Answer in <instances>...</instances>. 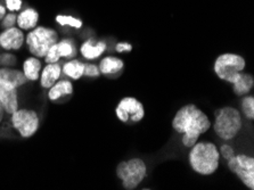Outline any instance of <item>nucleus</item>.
<instances>
[{
    "instance_id": "obj_12",
    "label": "nucleus",
    "mask_w": 254,
    "mask_h": 190,
    "mask_svg": "<svg viewBox=\"0 0 254 190\" xmlns=\"http://www.w3.org/2000/svg\"><path fill=\"white\" fill-rule=\"evenodd\" d=\"M107 50V44L104 40L87 39L80 46L79 52L86 61H96L101 58Z\"/></svg>"
},
{
    "instance_id": "obj_23",
    "label": "nucleus",
    "mask_w": 254,
    "mask_h": 190,
    "mask_svg": "<svg viewBox=\"0 0 254 190\" xmlns=\"http://www.w3.org/2000/svg\"><path fill=\"white\" fill-rule=\"evenodd\" d=\"M241 113L249 121L254 120V96L245 95L241 100Z\"/></svg>"
},
{
    "instance_id": "obj_27",
    "label": "nucleus",
    "mask_w": 254,
    "mask_h": 190,
    "mask_svg": "<svg viewBox=\"0 0 254 190\" xmlns=\"http://www.w3.org/2000/svg\"><path fill=\"white\" fill-rule=\"evenodd\" d=\"M16 18H17V14L16 13H11V11H8V13H6L5 16L2 17L1 21V28L5 30V29H9V28H13V26H16Z\"/></svg>"
},
{
    "instance_id": "obj_11",
    "label": "nucleus",
    "mask_w": 254,
    "mask_h": 190,
    "mask_svg": "<svg viewBox=\"0 0 254 190\" xmlns=\"http://www.w3.org/2000/svg\"><path fill=\"white\" fill-rule=\"evenodd\" d=\"M0 103L2 104L7 114L14 113L17 108H20L18 89L6 81L0 80Z\"/></svg>"
},
{
    "instance_id": "obj_5",
    "label": "nucleus",
    "mask_w": 254,
    "mask_h": 190,
    "mask_svg": "<svg viewBox=\"0 0 254 190\" xmlns=\"http://www.w3.org/2000/svg\"><path fill=\"white\" fill-rule=\"evenodd\" d=\"M246 68L245 58L236 53H224L215 58L213 72L218 79L233 84Z\"/></svg>"
},
{
    "instance_id": "obj_19",
    "label": "nucleus",
    "mask_w": 254,
    "mask_h": 190,
    "mask_svg": "<svg viewBox=\"0 0 254 190\" xmlns=\"http://www.w3.org/2000/svg\"><path fill=\"white\" fill-rule=\"evenodd\" d=\"M233 86V92L237 97H243L245 95H249L250 92L253 90L254 87V76L251 73L242 72L238 79L232 84Z\"/></svg>"
},
{
    "instance_id": "obj_4",
    "label": "nucleus",
    "mask_w": 254,
    "mask_h": 190,
    "mask_svg": "<svg viewBox=\"0 0 254 190\" xmlns=\"http://www.w3.org/2000/svg\"><path fill=\"white\" fill-rule=\"evenodd\" d=\"M115 173L123 188L133 190L139 187L147 177V164L140 157H132L119 163Z\"/></svg>"
},
{
    "instance_id": "obj_22",
    "label": "nucleus",
    "mask_w": 254,
    "mask_h": 190,
    "mask_svg": "<svg viewBox=\"0 0 254 190\" xmlns=\"http://www.w3.org/2000/svg\"><path fill=\"white\" fill-rule=\"evenodd\" d=\"M55 21L61 26H66V28H71L74 30H80L83 26V22L81 19L72 16V15L60 14L55 17Z\"/></svg>"
},
{
    "instance_id": "obj_30",
    "label": "nucleus",
    "mask_w": 254,
    "mask_h": 190,
    "mask_svg": "<svg viewBox=\"0 0 254 190\" xmlns=\"http://www.w3.org/2000/svg\"><path fill=\"white\" fill-rule=\"evenodd\" d=\"M132 45L128 41H120L115 45V52L118 54H127L132 52Z\"/></svg>"
},
{
    "instance_id": "obj_18",
    "label": "nucleus",
    "mask_w": 254,
    "mask_h": 190,
    "mask_svg": "<svg viewBox=\"0 0 254 190\" xmlns=\"http://www.w3.org/2000/svg\"><path fill=\"white\" fill-rule=\"evenodd\" d=\"M41 69V58H38L36 56H30L28 58H25L24 62H23L22 72L24 73L26 80L31 81V82H36V81L39 80Z\"/></svg>"
},
{
    "instance_id": "obj_13",
    "label": "nucleus",
    "mask_w": 254,
    "mask_h": 190,
    "mask_svg": "<svg viewBox=\"0 0 254 190\" xmlns=\"http://www.w3.org/2000/svg\"><path fill=\"white\" fill-rule=\"evenodd\" d=\"M101 75L106 77H117L125 69V62L117 56H105L99 61L98 64Z\"/></svg>"
},
{
    "instance_id": "obj_14",
    "label": "nucleus",
    "mask_w": 254,
    "mask_h": 190,
    "mask_svg": "<svg viewBox=\"0 0 254 190\" xmlns=\"http://www.w3.org/2000/svg\"><path fill=\"white\" fill-rule=\"evenodd\" d=\"M62 76V65L60 63H51L46 64L45 67H42L39 81L42 89L48 90L53 87Z\"/></svg>"
},
{
    "instance_id": "obj_15",
    "label": "nucleus",
    "mask_w": 254,
    "mask_h": 190,
    "mask_svg": "<svg viewBox=\"0 0 254 190\" xmlns=\"http://www.w3.org/2000/svg\"><path fill=\"white\" fill-rule=\"evenodd\" d=\"M39 13L32 7H28L23 10L21 9L20 13L17 14L16 26L22 31H31L39 24Z\"/></svg>"
},
{
    "instance_id": "obj_8",
    "label": "nucleus",
    "mask_w": 254,
    "mask_h": 190,
    "mask_svg": "<svg viewBox=\"0 0 254 190\" xmlns=\"http://www.w3.org/2000/svg\"><path fill=\"white\" fill-rule=\"evenodd\" d=\"M146 110L144 104L133 96H126L120 99L115 107V116L126 126H132L144 120Z\"/></svg>"
},
{
    "instance_id": "obj_32",
    "label": "nucleus",
    "mask_w": 254,
    "mask_h": 190,
    "mask_svg": "<svg viewBox=\"0 0 254 190\" xmlns=\"http://www.w3.org/2000/svg\"><path fill=\"white\" fill-rule=\"evenodd\" d=\"M6 13H7V9H6L5 5H2V3H0V21H1L2 17L5 16Z\"/></svg>"
},
{
    "instance_id": "obj_10",
    "label": "nucleus",
    "mask_w": 254,
    "mask_h": 190,
    "mask_svg": "<svg viewBox=\"0 0 254 190\" xmlns=\"http://www.w3.org/2000/svg\"><path fill=\"white\" fill-rule=\"evenodd\" d=\"M25 45V34L17 26L5 29L0 32V48L5 52H17Z\"/></svg>"
},
{
    "instance_id": "obj_28",
    "label": "nucleus",
    "mask_w": 254,
    "mask_h": 190,
    "mask_svg": "<svg viewBox=\"0 0 254 190\" xmlns=\"http://www.w3.org/2000/svg\"><path fill=\"white\" fill-rule=\"evenodd\" d=\"M219 153H220V156L224 158L225 161H228L232 158L235 154H236V150H235L234 147L230 145V143H222L219 148Z\"/></svg>"
},
{
    "instance_id": "obj_2",
    "label": "nucleus",
    "mask_w": 254,
    "mask_h": 190,
    "mask_svg": "<svg viewBox=\"0 0 254 190\" xmlns=\"http://www.w3.org/2000/svg\"><path fill=\"white\" fill-rule=\"evenodd\" d=\"M188 153V164L193 172L202 177H210L220 166L219 147L213 141L198 140Z\"/></svg>"
},
{
    "instance_id": "obj_6",
    "label": "nucleus",
    "mask_w": 254,
    "mask_h": 190,
    "mask_svg": "<svg viewBox=\"0 0 254 190\" xmlns=\"http://www.w3.org/2000/svg\"><path fill=\"white\" fill-rule=\"evenodd\" d=\"M60 40L56 30L38 25L25 34V45L32 56L44 58L49 48Z\"/></svg>"
},
{
    "instance_id": "obj_26",
    "label": "nucleus",
    "mask_w": 254,
    "mask_h": 190,
    "mask_svg": "<svg viewBox=\"0 0 254 190\" xmlns=\"http://www.w3.org/2000/svg\"><path fill=\"white\" fill-rule=\"evenodd\" d=\"M56 44H57V42H56ZM56 44L49 48L47 54H46V56L44 57V61H45L46 64L60 63V61L62 60L60 53H59V49H57V47H56Z\"/></svg>"
},
{
    "instance_id": "obj_9",
    "label": "nucleus",
    "mask_w": 254,
    "mask_h": 190,
    "mask_svg": "<svg viewBox=\"0 0 254 190\" xmlns=\"http://www.w3.org/2000/svg\"><path fill=\"white\" fill-rule=\"evenodd\" d=\"M230 172L241 180L246 188L254 189V157L248 154H235L227 161Z\"/></svg>"
},
{
    "instance_id": "obj_7",
    "label": "nucleus",
    "mask_w": 254,
    "mask_h": 190,
    "mask_svg": "<svg viewBox=\"0 0 254 190\" xmlns=\"http://www.w3.org/2000/svg\"><path fill=\"white\" fill-rule=\"evenodd\" d=\"M9 118L10 126L24 139L33 137L40 127L39 114L30 108H17Z\"/></svg>"
},
{
    "instance_id": "obj_31",
    "label": "nucleus",
    "mask_w": 254,
    "mask_h": 190,
    "mask_svg": "<svg viewBox=\"0 0 254 190\" xmlns=\"http://www.w3.org/2000/svg\"><path fill=\"white\" fill-rule=\"evenodd\" d=\"M6 115H8V114H7V112L5 111V108H3L2 104L0 103V126H1V124L3 123V121H5Z\"/></svg>"
},
{
    "instance_id": "obj_17",
    "label": "nucleus",
    "mask_w": 254,
    "mask_h": 190,
    "mask_svg": "<svg viewBox=\"0 0 254 190\" xmlns=\"http://www.w3.org/2000/svg\"><path fill=\"white\" fill-rule=\"evenodd\" d=\"M0 80L13 84L17 89L24 87L29 82L24 73L15 67H0Z\"/></svg>"
},
{
    "instance_id": "obj_3",
    "label": "nucleus",
    "mask_w": 254,
    "mask_h": 190,
    "mask_svg": "<svg viewBox=\"0 0 254 190\" xmlns=\"http://www.w3.org/2000/svg\"><path fill=\"white\" fill-rule=\"evenodd\" d=\"M214 133L225 142L233 141L243 129V116L241 111L234 106H224L214 112L212 123Z\"/></svg>"
},
{
    "instance_id": "obj_21",
    "label": "nucleus",
    "mask_w": 254,
    "mask_h": 190,
    "mask_svg": "<svg viewBox=\"0 0 254 190\" xmlns=\"http://www.w3.org/2000/svg\"><path fill=\"white\" fill-rule=\"evenodd\" d=\"M56 47L59 49V53L61 55V58H64V60H72V58H75L78 55V47H76V44L74 40L72 39H62L59 40L56 44Z\"/></svg>"
},
{
    "instance_id": "obj_29",
    "label": "nucleus",
    "mask_w": 254,
    "mask_h": 190,
    "mask_svg": "<svg viewBox=\"0 0 254 190\" xmlns=\"http://www.w3.org/2000/svg\"><path fill=\"white\" fill-rule=\"evenodd\" d=\"M5 7L11 13H17L23 7V0H5Z\"/></svg>"
},
{
    "instance_id": "obj_20",
    "label": "nucleus",
    "mask_w": 254,
    "mask_h": 190,
    "mask_svg": "<svg viewBox=\"0 0 254 190\" xmlns=\"http://www.w3.org/2000/svg\"><path fill=\"white\" fill-rule=\"evenodd\" d=\"M83 71L84 63L80 60H76V58L68 60L62 66V74H64L73 81H78L83 77Z\"/></svg>"
},
{
    "instance_id": "obj_16",
    "label": "nucleus",
    "mask_w": 254,
    "mask_h": 190,
    "mask_svg": "<svg viewBox=\"0 0 254 190\" xmlns=\"http://www.w3.org/2000/svg\"><path fill=\"white\" fill-rule=\"evenodd\" d=\"M73 92H74V87H73L72 81L67 79H60L53 87L48 89L47 97L51 102L55 103L64 97L71 96Z\"/></svg>"
},
{
    "instance_id": "obj_1",
    "label": "nucleus",
    "mask_w": 254,
    "mask_h": 190,
    "mask_svg": "<svg viewBox=\"0 0 254 190\" xmlns=\"http://www.w3.org/2000/svg\"><path fill=\"white\" fill-rule=\"evenodd\" d=\"M171 127L177 133L182 134L183 146L190 148L211 129L212 122L197 105L186 104L176 112Z\"/></svg>"
},
{
    "instance_id": "obj_25",
    "label": "nucleus",
    "mask_w": 254,
    "mask_h": 190,
    "mask_svg": "<svg viewBox=\"0 0 254 190\" xmlns=\"http://www.w3.org/2000/svg\"><path fill=\"white\" fill-rule=\"evenodd\" d=\"M83 76L91 77V79H97V77L101 76V72H99L98 65L95 63H91V62H87V63H84Z\"/></svg>"
},
{
    "instance_id": "obj_24",
    "label": "nucleus",
    "mask_w": 254,
    "mask_h": 190,
    "mask_svg": "<svg viewBox=\"0 0 254 190\" xmlns=\"http://www.w3.org/2000/svg\"><path fill=\"white\" fill-rule=\"evenodd\" d=\"M17 64V57L11 52L0 54V67H14Z\"/></svg>"
}]
</instances>
